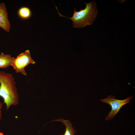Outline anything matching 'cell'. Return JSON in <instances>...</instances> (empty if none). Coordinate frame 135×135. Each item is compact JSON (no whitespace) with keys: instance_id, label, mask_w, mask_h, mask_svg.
Wrapping results in <instances>:
<instances>
[{"instance_id":"1","label":"cell","mask_w":135,"mask_h":135,"mask_svg":"<svg viewBox=\"0 0 135 135\" xmlns=\"http://www.w3.org/2000/svg\"><path fill=\"white\" fill-rule=\"evenodd\" d=\"M0 97L3 100L8 110L10 106H16L18 102V95L13 75L0 70Z\"/></svg>"},{"instance_id":"2","label":"cell","mask_w":135,"mask_h":135,"mask_svg":"<svg viewBox=\"0 0 135 135\" xmlns=\"http://www.w3.org/2000/svg\"><path fill=\"white\" fill-rule=\"evenodd\" d=\"M86 6L84 8L76 11L74 8L73 14L71 17L69 18L63 16L59 12L58 7L55 6L60 17H66L72 21L74 28H83L87 25H92L97 16L98 10L96 8V2L91 1L88 3L84 2Z\"/></svg>"},{"instance_id":"3","label":"cell","mask_w":135,"mask_h":135,"mask_svg":"<svg viewBox=\"0 0 135 135\" xmlns=\"http://www.w3.org/2000/svg\"><path fill=\"white\" fill-rule=\"evenodd\" d=\"M35 63L31 57L30 51L27 50L19 54L16 58H14L11 66L16 73L20 72L26 76L25 68L30 64H34Z\"/></svg>"},{"instance_id":"4","label":"cell","mask_w":135,"mask_h":135,"mask_svg":"<svg viewBox=\"0 0 135 135\" xmlns=\"http://www.w3.org/2000/svg\"><path fill=\"white\" fill-rule=\"evenodd\" d=\"M133 97V96H129L124 100H119L116 99L114 96L111 95L106 98L100 100L103 103L110 105L112 108L111 111L105 117L106 120L113 118L123 106L127 103H130V101Z\"/></svg>"},{"instance_id":"5","label":"cell","mask_w":135,"mask_h":135,"mask_svg":"<svg viewBox=\"0 0 135 135\" xmlns=\"http://www.w3.org/2000/svg\"><path fill=\"white\" fill-rule=\"evenodd\" d=\"M6 6L4 2L0 3V27L4 30L9 32L10 24L8 16Z\"/></svg>"},{"instance_id":"6","label":"cell","mask_w":135,"mask_h":135,"mask_svg":"<svg viewBox=\"0 0 135 135\" xmlns=\"http://www.w3.org/2000/svg\"><path fill=\"white\" fill-rule=\"evenodd\" d=\"M14 58L10 54L1 52L0 54V68H6L11 66Z\"/></svg>"},{"instance_id":"7","label":"cell","mask_w":135,"mask_h":135,"mask_svg":"<svg viewBox=\"0 0 135 135\" xmlns=\"http://www.w3.org/2000/svg\"><path fill=\"white\" fill-rule=\"evenodd\" d=\"M54 121H60L62 122L66 126V130L64 134H61L60 135H74L76 131L74 129V128L72 127V124L68 120H65L63 118H60Z\"/></svg>"},{"instance_id":"8","label":"cell","mask_w":135,"mask_h":135,"mask_svg":"<svg viewBox=\"0 0 135 135\" xmlns=\"http://www.w3.org/2000/svg\"><path fill=\"white\" fill-rule=\"evenodd\" d=\"M18 14L21 18L26 19L30 18L31 16V12L28 7H22L19 8L18 11Z\"/></svg>"},{"instance_id":"9","label":"cell","mask_w":135,"mask_h":135,"mask_svg":"<svg viewBox=\"0 0 135 135\" xmlns=\"http://www.w3.org/2000/svg\"><path fill=\"white\" fill-rule=\"evenodd\" d=\"M3 104L0 102V120L2 118V111L1 109L2 108V106Z\"/></svg>"},{"instance_id":"10","label":"cell","mask_w":135,"mask_h":135,"mask_svg":"<svg viewBox=\"0 0 135 135\" xmlns=\"http://www.w3.org/2000/svg\"><path fill=\"white\" fill-rule=\"evenodd\" d=\"M0 135H4L3 133L0 132Z\"/></svg>"}]
</instances>
